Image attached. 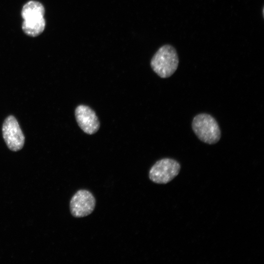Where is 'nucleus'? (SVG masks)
<instances>
[{
    "label": "nucleus",
    "mask_w": 264,
    "mask_h": 264,
    "mask_svg": "<svg viewBox=\"0 0 264 264\" xmlns=\"http://www.w3.org/2000/svg\"><path fill=\"white\" fill-rule=\"evenodd\" d=\"M178 55L175 48L166 44L160 47L151 61L153 70L159 77H170L176 70L178 65Z\"/></svg>",
    "instance_id": "obj_1"
},
{
    "label": "nucleus",
    "mask_w": 264,
    "mask_h": 264,
    "mask_svg": "<svg viewBox=\"0 0 264 264\" xmlns=\"http://www.w3.org/2000/svg\"><path fill=\"white\" fill-rule=\"evenodd\" d=\"M192 126L197 137L204 143L215 144L220 138V130L217 122L208 114L200 113L196 115L193 120Z\"/></svg>",
    "instance_id": "obj_2"
},
{
    "label": "nucleus",
    "mask_w": 264,
    "mask_h": 264,
    "mask_svg": "<svg viewBox=\"0 0 264 264\" xmlns=\"http://www.w3.org/2000/svg\"><path fill=\"white\" fill-rule=\"evenodd\" d=\"M180 170V164L173 159H161L150 169L149 173L150 179L157 184H166L176 176Z\"/></svg>",
    "instance_id": "obj_3"
},
{
    "label": "nucleus",
    "mask_w": 264,
    "mask_h": 264,
    "mask_svg": "<svg viewBox=\"0 0 264 264\" xmlns=\"http://www.w3.org/2000/svg\"><path fill=\"white\" fill-rule=\"evenodd\" d=\"M95 205L96 200L93 194L88 190L81 189L70 199V213L75 218L86 217L92 213Z\"/></svg>",
    "instance_id": "obj_4"
},
{
    "label": "nucleus",
    "mask_w": 264,
    "mask_h": 264,
    "mask_svg": "<svg viewBox=\"0 0 264 264\" xmlns=\"http://www.w3.org/2000/svg\"><path fill=\"white\" fill-rule=\"evenodd\" d=\"M2 131L4 140L10 150L16 152L22 148L25 137L14 116L9 115L5 119Z\"/></svg>",
    "instance_id": "obj_5"
},
{
    "label": "nucleus",
    "mask_w": 264,
    "mask_h": 264,
    "mask_svg": "<svg viewBox=\"0 0 264 264\" xmlns=\"http://www.w3.org/2000/svg\"><path fill=\"white\" fill-rule=\"evenodd\" d=\"M75 114L79 126L85 133L92 134L99 130L100 123L98 118L90 107L79 105L75 109Z\"/></svg>",
    "instance_id": "obj_6"
},
{
    "label": "nucleus",
    "mask_w": 264,
    "mask_h": 264,
    "mask_svg": "<svg viewBox=\"0 0 264 264\" xmlns=\"http://www.w3.org/2000/svg\"><path fill=\"white\" fill-rule=\"evenodd\" d=\"M45 10L40 2L31 0L23 6L22 16L23 20H33L44 18Z\"/></svg>",
    "instance_id": "obj_7"
},
{
    "label": "nucleus",
    "mask_w": 264,
    "mask_h": 264,
    "mask_svg": "<svg viewBox=\"0 0 264 264\" xmlns=\"http://www.w3.org/2000/svg\"><path fill=\"white\" fill-rule=\"evenodd\" d=\"M45 22L44 18L34 20H24L22 28L24 32L31 37L41 34L44 29Z\"/></svg>",
    "instance_id": "obj_8"
}]
</instances>
